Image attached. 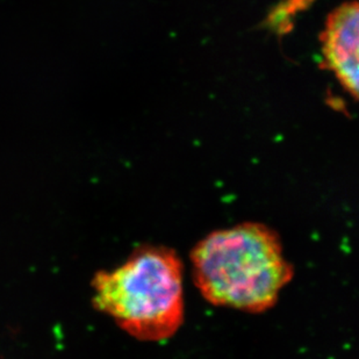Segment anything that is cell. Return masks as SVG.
Masks as SVG:
<instances>
[{"label": "cell", "instance_id": "cell-1", "mask_svg": "<svg viewBox=\"0 0 359 359\" xmlns=\"http://www.w3.org/2000/svg\"><path fill=\"white\" fill-rule=\"evenodd\" d=\"M194 284L212 305L263 313L293 278L280 238L259 222L212 231L191 252Z\"/></svg>", "mask_w": 359, "mask_h": 359}, {"label": "cell", "instance_id": "cell-2", "mask_svg": "<svg viewBox=\"0 0 359 359\" xmlns=\"http://www.w3.org/2000/svg\"><path fill=\"white\" fill-rule=\"evenodd\" d=\"M93 305L134 339L161 342L183 325L184 265L176 251L143 245L92 280Z\"/></svg>", "mask_w": 359, "mask_h": 359}, {"label": "cell", "instance_id": "cell-3", "mask_svg": "<svg viewBox=\"0 0 359 359\" xmlns=\"http://www.w3.org/2000/svg\"><path fill=\"white\" fill-rule=\"evenodd\" d=\"M322 68L335 74L343 88L358 98L359 8L357 1L343 4L329 15L321 35Z\"/></svg>", "mask_w": 359, "mask_h": 359}]
</instances>
